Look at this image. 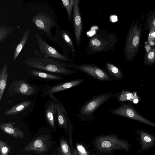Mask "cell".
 <instances>
[{
	"mask_svg": "<svg viewBox=\"0 0 155 155\" xmlns=\"http://www.w3.org/2000/svg\"><path fill=\"white\" fill-rule=\"evenodd\" d=\"M144 29L149 30L150 32H155V10L147 15Z\"/></svg>",
	"mask_w": 155,
	"mask_h": 155,
	"instance_id": "603a6c76",
	"label": "cell"
},
{
	"mask_svg": "<svg viewBox=\"0 0 155 155\" xmlns=\"http://www.w3.org/2000/svg\"><path fill=\"white\" fill-rule=\"evenodd\" d=\"M51 144L50 141L47 135L38 137L27 145L23 150L44 153L47 151Z\"/></svg>",
	"mask_w": 155,
	"mask_h": 155,
	"instance_id": "4fadbf2b",
	"label": "cell"
},
{
	"mask_svg": "<svg viewBox=\"0 0 155 155\" xmlns=\"http://www.w3.org/2000/svg\"><path fill=\"white\" fill-rule=\"evenodd\" d=\"M24 64L27 66L52 72L62 77L77 72L73 70L74 63L60 61L44 57L36 50L33 51L32 56L25 60Z\"/></svg>",
	"mask_w": 155,
	"mask_h": 155,
	"instance_id": "6da1fadb",
	"label": "cell"
},
{
	"mask_svg": "<svg viewBox=\"0 0 155 155\" xmlns=\"http://www.w3.org/2000/svg\"><path fill=\"white\" fill-rule=\"evenodd\" d=\"M13 29L12 27H8L5 25H1L0 27V42L3 41L12 33Z\"/></svg>",
	"mask_w": 155,
	"mask_h": 155,
	"instance_id": "83f0119b",
	"label": "cell"
},
{
	"mask_svg": "<svg viewBox=\"0 0 155 155\" xmlns=\"http://www.w3.org/2000/svg\"><path fill=\"white\" fill-rule=\"evenodd\" d=\"M15 122H0L1 130L11 136L18 138H22L24 137L23 131L18 127H14Z\"/></svg>",
	"mask_w": 155,
	"mask_h": 155,
	"instance_id": "e0dca14e",
	"label": "cell"
},
{
	"mask_svg": "<svg viewBox=\"0 0 155 155\" xmlns=\"http://www.w3.org/2000/svg\"><path fill=\"white\" fill-rule=\"evenodd\" d=\"M40 52L45 57L57 59L68 63L74 61V60L60 53L55 48L49 45L37 33L35 34Z\"/></svg>",
	"mask_w": 155,
	"mask_h": 155,
	"instance_id": "9c48e42d",
	"label": "cell"
},
{
	"mask_svg": "<svg viewBox=\"0 0 155 155\" xmlns=\"http://www.w3.org/2000/svg\"><path fill=\"white\" fill-rule=\"evenodd\" d=\"M57 31L58 34L60 35L64 43L67 45L69 48H70L72 52H74L75 51V47L69 35L63 30H61Z\"/></svg>",
	"mask_w": 155,
	"mask_h": 155,
	"instance_id": "d4e9b609",
	"label": "cell"
},
{
	"mask_svg": "<svg viewBox=\"0 0 155 155\" xmlns=\"http://www.w3.org/2000/svg\"><path fill=\"white\" fill-rule=\"evenodd\" d=\"M114 96V94L108 92L93 97L80 107L76 116L81 120L89 121L96 117L94 114L102 104Z\"/></svg>",
	"mask_w": 155,
	"mask_h": 155,
	"instance_id": "277c9868",
	"label": "cell"
},
{
	"mask_svg": "<svg viewBox=\"0 0 155 155\" xmlns=\"http://www.w3.org/2000/svg\"><path fill=\"white\" fill-rule=\"evenodd\" d=\"M118 41L117 34L104 29H99L90 38L85 50L88 54L113 51Z\"/></svg>",
	"mask_w": 155,
	"mask_h": 155,
	"instance_id": "7a4b0ae2",
	"label": "cell"
},
{
	"mask_svg": "<svg viewBox=\"0 0 155 155\" xmlns=\"http://www.w3.org/2000/svg\"><path fill=\"white\" fill-rule=\"evenodd\" d=\"M9 146L5 142L0 140V151L1 155H8L10 151Z\"/></svg>",
	"mask_w": 155,
	"mask_h": 155,
	"instance_id": "f546056e",
	"label": "cell"
},
{
	"mask_svg": "<svg viewBox=\"0 0 155 155\" xmlns=\"http://www.w3.org/2000/svg\"><path fill=\"white\" fill-rule=\"evenodd\" d=\"M73 155H79L77 152L75 150H74L73 153Z\"/></svg>",
	"mask_w": 155,
	"mask_h": 155,
	"instance_id": "1f68e13d",
	"label": "cell"
},
{
	"mask_svg": "<svg viewBox=\"0 0 155 155\" xmlns=\"http://www.w3.org/2000/svg\"><path fill=\"white\" fill-rule=\"evenodd\" d=\"M60 149L62 155H72L68 143L64 139L60 141Z\"/></svg>",
	"mask_w": 155,
	"mask_h": 155,
	"instance_id": "f1b7e54d",
	"label": "cell"
},
{
	"mask_svg": "<svg viewBox=\"0 0 155 155\" xmlns=\"http://www.w3.org/2000/svg\"><path fill=\"white\" fill-rule=\"evenodd\" d=\"M36 90L35 87L24 80L13 81L9 84L7 92L10 96L21 94L27 96L34 94Z\"/></svg>",
	"mask_w": 155,
	"mask_h": 155,
	"instance_id": "30bf717a",
	"label": "cell"
},
{
	"mask_svg": "<svg viewBox=\"0 0 155 155\" xmlns=\"http://www.w3.org/2000/svg\"><path fill=\"white\" fill-rule=\"evenodd\" d=\"M84 81L83 79H77L55 84L50 87L47 86L46 89V94H53L61 91L76 87Z\"/></svg>",
	"mask_w": 155,
	"mask_h": 155,
	"instance_id": "9a60e30c",
	"label": "cell"
},
{
	"mask_svg": "<svg viewBox=\"0 0 155 155\" xmlns=\"http://www.w3.org/2000/svg\"><path fill=\"white\" fill-rule=\"evenodd\" d=\"M20 155H23V154H21Z\"/></svg>",
	"mask_w": 155,
	"mask_h": 155,
	"instance_id": "d6a6232c",
	"label": "cell"
},
{
	"mask_svg": "<svg viewBox=\"0 0 155 155\" xmlns=\"http://www.w3.org/2000/svg\"><path fill=\"white\" fill-rule=\"evenodd\" d=\"M143 63L145 65L148 66H152L155 63V47L146 53Z\"/></svg>",
	"mask_w": 155,
	"mask_h": 155,
	"instance_id": "4316f807",
	"label": "cell"
},
{
	"mask_svg": "<svg viewBox=\"0 0 155 155\" xmlns=\"http://www.w3.org/2000/svg\"><path fill=\"white\" fill-rule=\"evenodd\" d=\"M74 69L83 72L95 79L105 81H114L110 75L96 65L74 64Z\"/></svg>",
	"mask_w": 155,
	"mask_h": 155,
	"instance_id": "52a82bcc",
	"label": "cell"
},
{
	"mask_svg": "<svg viewBox=\"0 0 155 155\" xmlns=\"http://www.w3.org/2000/svg\"><path fill=\"white\" fill-rule=\"evenodd\" d=\"M140 146L137 152H146L155 146V135L144 129H137L134 133Z\"/></svg>",
	"mask_w": 155,
	"mask_h": 155,
	"instance_id": "8fae6325",
	"label": "cell"
},
{
	"mask_svg": "<svg viewBox=\"0 0 155 155\" xmlns=\"http://www.w3.org/2000/svg\"><path fill=\"white\" fill-rule=\"evenodd\" d=\"M80 1L79 0H74L72 14L74 35L78 47L81 44L82 29V22L79 8Z\"/></svg>",
	"mask_w": 155,
	"mask_h": 155,
	"instance_id": "7c38bea8",
	"label": "cell"
},
{
	"mask_svg": "<svg viewBox=\"0 0 155 155\" xmlns=\"http://www.w3.org/2000/svg\"><path fill=\"white\" fill-rule=\"evenodd\" d=\"M30 31L28 30H27L23 34L19 42L16 46L15 50L13 61H14L17 58L18 55L21 51L25 45L29 37Z\"/></svg>",
	"mask_w": 155,
	"mask_h": 155,
	"instance_id": "cb8c5ba5",
	"label": "cell"
},
{
	"mask_svg": "<svg viewBox=\"0 0 155 155\" xmlns=\"http://www.w3.org/2000/svg\"><path fill=\"white\" fill-rule=\"evenodd\" d=\"M57 110L58 126L64 129L66 134L68 133L69 134L70 133H72L73 127L70 121L65 109H62L57 103Z\"/></svg>",
	"mask_w": 155,
	"mask_h": 155,
	"instance_id": "5bb4252c",
	"label": "cell"
},
{
	"mask_svg": "<svg viewBox=\"0 0 155 155\" xmlns=\"http://www.w3.org/2000/svg\"><path fill=\"white\" fill-rule=\"evenodd\" d=\"M105 67L110 76L114 81L123 79V75L122 71L115 65L111 63L107 62L105 64Z\"/></svg>",
	"mask_w": 155,
	"mask_h": 155,
	"instance_id": "44dd1931",
	"label": "cell"
},
{
	"mask_svg": "<svg viewBox=\"0 0 155 155\" xmlns=\"http://www.w3.org/2000/svg\"><path fill=\"white\" fill-rule=\"evenodd\" d=\"M139 100L138 98H136L133 100V102L134 104H137Z\"/></svg>",
	"mask_w": 155,
	"mask_h": 155,
	"instance_id": "4dcf8cb0",
	"label": "cell"
},
{
	"mask_svg": "<svg viewBox=\"0 0 155 155\" xmlns=\"http://www.w3.org/2000/svg\"><path fill=\"white\" fill-rule=\"evenodd\" d=\"M29 73L34 77L44 80H61L63 77L59 75L32 69L28 71Z\"/></svg>",
	"mask_w": 155,
	"mask_h": 155,
	"instance_id": "ac0fdd59",
	"label": "cell"
},
{
	"mask_svg": "<svg viewBox=\"0 0 155 155\" xmlns=\"http://www.w3.org/2000/svg\"><path fill=\"white\" fill-rule=\"evenodd\" d=\"M57 102L54 100H49L45 104L44 114L46 121L53 128L55 129L54 116L57 114Z\"/></svg>",
	"mask_w": 155,
	"mask_h": 155,
	"instance_id": "2e32d148",
	"label": "cell"
},
{
	"mask_svg": "<svg viewBox=\"0 0 155 155\" xmlns=\"http://www.w3.org/2000/svg\"><path fill=\"white\" fill-rule=\"evenodd\" d=\"M120 104V106L111 110L110 113L129 118L155 127V123L139 114L131 105L122 103Z\"/></svg>",
	"mask_w": 155,
	"mask_h": 155,
	"instance_id": "8992f818",
	"label": "cell"
},
{
	"mask_svg": "<svg viewBox=\"0 0 155 155\" xmlns=\"http://www.w3.org/2000/svg\"><path fill=\"white\" fill-rule=\"evenodd\" d=\"M31 101H25L14 105L4 113L5 115H15L25 110L31 104Z\"/></svg>",
	"mask_w": 155,
	"mask_h": 155,
	"instance_id": "d6986e66",
	"label": "cell"
},
{
	"mask_svg": "<svg viewBox=\"0 0 155 155\" xmlns=\"http://www.w3.org/2000/svg\"><path fill=\"white\" fill-rule=\"evenodd\" d=\"M96 148L102 152H108L114 150H124L127 153L130 150L131 145L126 140L113 135L100 136L94 142Z\"/></svg>",
	"mask_w": 155,
	"mask_h": 155,
	"instance_id": "5b68a950",
	"label": "cell"
},
{
	"mask_svg": "<svg viewBox=\"0 0 155 155\" xmlns=\"http://www.w3.org/2000/svg\"><path fill=\"white\" fill-rule=\"evenodd\" d=\"M32 21L38 29L43 31L50 38L52 36L51 28L56 27V22L47 12H41L33 17Z\"/></svg>",
	"mask_w": 155,
	"mask_h": 155,
	"instance_id": "ba28073f",
	"label": "cell"
},
{
	"mask_svg": "<svg viewBox=\"0 0 155 155\" xmlns=\"http://www.w3.org/2000/svg\"><path fill=\"white\" fill-rule=\"evenodd\" d=\"M143 14L139 25V19L133 21L128 31L124 48V54L128 61H132L136 56L140 46Z\"/></svg>",
	"mask_w": 155,
	"mask_h": 155,
	"instance_id": "3957f363",
	"label": "cell"
},
{
	"mask_svg": "<svg viewBox=\"0 0 155 155\" xmlns=\"http://www.w3.org/2000/svg\"><path fill=\"white\" fill-rule=\"evenodd\" d=\"M8 63L5 64L0 71V102L1 103L4 91L7 85L8 77Z\"/></svg>",
	"mask_w": 155,
	"mask_h": 155,
	"instance_id": "ffe728a7",
	"label": "cell"
},
{
	"mask_svg": "<svg viewBox=\"0 0 155 155\" xmlns=\"http://www.w3.org/2000/svg\"><path fill=\"white\" fill-rule=\"evenodd\" d=\"M74 0H63L62 4L66 9L69 22L70 23L72 18V12Z\"/></svg>",
	"mask_w": 155,
	"mask_h": 155,
	"instance_id": "484cf974",
	"label": "cell"
},
{
	"mask_svg": "<svg viewBox=\"0 0 155 155\" xmlns=\"http://www.w3.org/2000/svg\"><path fill=\"white\" fill-rule=\"evenodd\" d=\"M114 97L119 102L133 100L138 98L136 92L132 93L126 90H123L117 94H114Z\"/></svg>",
	"mask_w": 155,
	"mask_h": 155,
	"instance_id": "7402d4cb",
	"label": "cell"
}]
</instances>
